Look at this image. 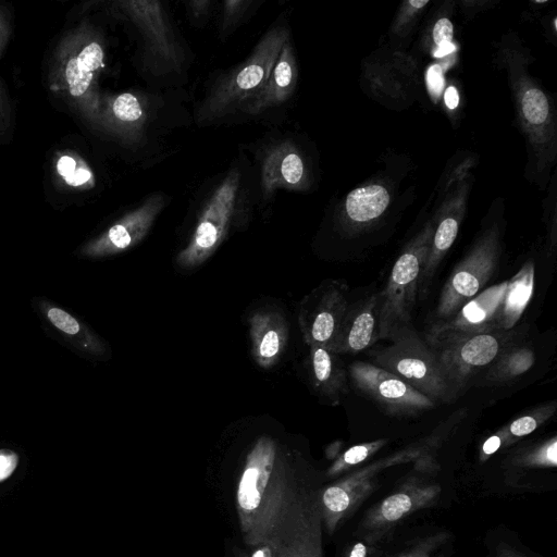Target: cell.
<instances>
[{"mask_svg":"<svg viewBox=\"0 0 557 557\" xmlns=\"http://www.w3.org/2000/svg\"><path fill=\"white\" fill-rule=\"evenodd\" d=\"M388 340L390 345L371 353L374 365L400 377L435 403L451 404L457 400L437 354L412 326L395 327Z\"/></svg>","mask_w":557,"mask_h":557,"instance_id":"1","label":"cell"},{"mask_svg":"<svg viewBox=\"0 0 557 557\" xmlns=\"http://www.w3.org/2000/svg\"><path fill=\"white\" fill-rule=\"evenodd\" d=\"M288 41L287 28L277 27L266 33L252 55L216 83L198 111V121L221 118L251 101L264 89Z\"/></svg>","mask_w":557,"mask_h":557,"instance_id":"2","label":"cell"},{"mask_svg":"<svg viewBox=\"0 0 557 557\" xmlns=\"http://www.w3.org/2000/svg\"><path fill=\"white\" fill-rule=\"evenodd\" d=\"M528 332V325L516 326L511 330L480 333L433 350L457 398L470 380L489 368L506 350L524 343Z\"/></svg>","mask_w":557,"mask_h":557,"instance_id":"3","label":"cell"},{"mask_svg":"<svg viewBox=\"0 0 557 557\" xmlns=\"http://www.w3.org/2000/svg\"><path fill=\"white\" fill-rule=\"evenodd\" d=\"M240 188L241 172L233 169L210 196L189 244L178 254L179 267L196 268L216 253L229 233L237 210Z\"/></svg>","mask_w":557,"mask_h":557,"instance_id":"4","label":"cell"},{"mask_svg":"<svg viewBox=\"0 0 557 557\" xmlns=\"http://www.w3.org/2000/svg\"><path fill=\"white\" fill-rule=\"evenodd\" d=\"M428 244L425 238L408 247L395 262L386 288L379 293L380 340H388L395 327L410 325Z\"/></svg>","mask_w":557,"mask_h":557,"instance_id":"5","label":"cell"},{"mask_svg":"<svg viewBox=\"0 0 557 557\" xmlns=\"http://www.w3.org/2000/svg\"><path fill=\"white\" fill-rule=\"evenodd\" d=\"M507 281L481 291L445 320L436 321L426 333L425 341L432 350L452 345L480 333L497 331Z\"/></svg>","mask_w":557,"mask_h":557,"instance_id":"6","label":"cell"},{"mask_svg":"<svg viewBox=\"0 0 557 557\" xmlns=\"http://www.w3.org/2000/svg\"><path fill=\"white\" fill-rule=\"evenodd\" d=\"M349 373L354 387L391 416H416L437 405L400 377L374 364L355 362Z\"/></svg>","mask_w":557,"mask_h":557,"instance_id":"7","label":"cell"},{"mask_svg":"<svg viewBox=\"0 0 557 557\" xmlns=\"http://www.w3.org/2000/svg\"><path fill=\"white\" fill-rule=\"evenodd\" d=\"M426 447L411 448L395 454L387 460L371 464L352 473L320 492V509L323 523L329 534L336 531L345 517L352 514L375 488L374 482L381 470L396 464L418 460L424 456Z\"/></svg>","mask_w":557,"mask_h":557,"instance_id":"8","label":"cell"},{"mask_svg":"<svg viewBox=\"0 0 557 557\" xmlns=\"http://www.w3.org/2000/svg\"><path fill=\"white\" fill-rule=\"evenodd\" d=\"M350 288L340 280L321 284L308 295L300 312V326L308 346H320L332 352L344 316L348 312Z\"/></svg>","mask_w":557,"mask_h":557,"instance_id":"9","label":"cell"},{"mask_svg":"<svg viewBox=\"0 0 557 557\" xmlns=\"http://www.w3.org/2000/svg\"><path fill=\"white\" fill-rule=\"evenodd\" d=\"M498 265L497 241L488 239L480 243L455 267L445 283L437 306V321L450 318L474 299L497 272Z\"/></svg>","mask_w":557,"mask_h":557,"instance_id":"10","label":"cell"},{"mask_svg":"<svg viewBox=\"0 0 557 557\" xmlns=\"http://www.w3.org/2000/svg\"><path fill=\"white\" fill-rule=\"evenodd\" d=\"M440 493V485L431 484L420 476L411 477L367 513L360 528L361 534L369 541H375L408 515L435 504Z\"/></svg>","mask_w":557,"mask_h":557,"instance_id":"11","label":"cell"},{"mask_svg":"<svg viewBox=\"0 0 557 557\" xmlns=\"http://www.w3.org/2000/svg\"><path fill=\"white\" fill-rule=\"evenodd\" d=\"M165 206L166 198L163 195L151 196L139 208L111 227L101 239L85 249L84 255L101 258L133 249L150 233Z\"/></svg>","mask_w":557,"mask_h":557,"instance_id":"12","label":"cell"},{"mask_svg":"<svg viewBox=\"0 0 557 557\" xmlns=\"http://www.w3.org/2000/svg\"><path fill=\"white\" fill-rule=\"evenodd\" d=\"M277 444L269 437L259 439L247 455L238 490V503L243 523H252L257 512L268 501L271 477L275 475Z\"/></svg>","mask_w":557,"mask_h":557,"instance_id":"13","label":"cell"},{"mask_svg":"<svg viewBox=\"0 0 557 557\" xmlns=\"http://www.w3.org/2000/svg\"><path fill=\"white\" fill-rule=\"evenodd\" d=\"M379 340V293H374L350 303L332 352L338 355L360 354Z\"/></svg>","mask_w":557,"mask_h":557,"instance_id":"14","label":"cell"},{"mask_svg":"<svg viewBox=\"0 0 557 557\" xmlns=\"http://www.w3.org/2000/svg\"><path fill=\"white\" fill-rule=\"evenodd\" d=\"M252 355L255 363L264 369L276 366L286 352L289 325L278 311L255 312L249 319Z\"/></svg>","mask_w":557,"mask_h":557,"instance_id":"15","label":"cell"},{"mask_svg":"<svg viewBox=\"0 0 557 557\" xmlns=\"http://www.w3.org/2000/svg\"><path fill=\"white\" fill-rule=\"evenodd\" d=\"M130 16L138 24L153 53L172 65H179L180 53L162 4L132 2L127 4Z\"/></svg>","mask_w":557,"mask_h":557,"instance_id":"16","label":"cell"},{"mask_svg":"<svg viewBox=\"0 0 557 557\" xmlns=\"http://www.w3.org/2000/svg\"><path fill=\"white\" fill-rule=\"evenodd\" d=\"M305 164L289 142L271 147L263 158L262 189L265 197L278 189L300 190L305 184Z\"/></svg>","mask_w":557,"mask_h":557,"instance_id":"17","label":"cell"},{"mask_svg":"<svg viewBox=\"0 0 557 557\" xmlns=\"http://www.w3.org/2000/svg\"><path fill=\"white\" fill-rule=\"evenodd\" d=\"M297 68L290 42L283 46L274 70L264 86L251 101L241 108L245 114L253 116L264 113L269 108L286 103L291 97L296 83Z\"/></svg>","mask_w":557,"mask_h":557,"instance_id":"18","label":"cell"},{"mask_svg":"<svg viewBox=\"0 0 557 557\" xmlns=\"http://www.w3.org/2000/svg\"><path fill=\"white\" fill-rule=\"evenodd\" d=\"M307 365L314 388L338 404L348 392V375L339 355L320 346H309Z\"/></svg>","mask_w":557,"mask_h":557,"instance_id":"19","label":"cell"},{"mask_svg":"<svg viewBox=\"0 0 557 557\" xmlns=\"http://www.w3.org/2000/svg\"><path fill=\"white\" fill-rule=\"evenodd\" d=\"M535 290V265L527 263L509 281L499 315V329L511 330L518 324Z\"/></svg>","mask_w":557,"mask_h":557,"instance_id":"20","label":"cell"},{"mask_svg":"<svg viewBox=\"0 0 557 557\" xmlns=\"http://www.w3.org/2000/svg\"><path fill=\"white\" fill-rule=\"evenodd\" d=\"M536 353L532 346L524 343L512 346L499 356L482 377V385L500 386L523 377L534 367Z\"/></svg>","mask_w":557,"mask_h":557,"instance_id":"21","label":"cell"},{"mask_svg":"<svg viewBox=\"0 0 557 557\" xmlns=\"http://www.w3.org/2000/svg\"><path fill=\"white\" fill-rule=\"evenodd\" d=\"M390 203L388 191L380 185L357 189L346 198V214L355 222L373 221L386 212Z\"/></svg>","mask_w":557,"mask_h":557,"instance_id":"22","label":"cell"},{"mask_svg":"<svg viewBox=\"0 0 557 557\" xmlns=\"http://www.w3.org/2000/svg\"><path fill=\"white\" fill-rule=\"evenodd\" d=\"M41 307L49 323L66 336L73 338L83 351L94 355L104 354V343L88 327L83 326L77 318L52 304L43 303Z\"/></svg>","mask_w":557,"mask_h":557,"instance_id":"23","label":"cell"},{"mask_svg":"<svg viewBox=\"0 0 557 557\" xmlns=\"http://www.w3.org/2000/svg\"><path fill=\"white\" fill-rule=\"evenodd\" d=\"M146 108L143 99L131 93L119 95L111 105L113 115L120 126L130 134L131 139L140 141L148 117Z\"/></svg>","mask_w":557,"mask_h":557,"instance_id":"24","label":"cell"},{"mask_svg":"<svg viewBox=\"0 0 557 557\" xmlns=\"http://www.w3.org/2000/svg\"><path fill=\"white\" fill-rule=\"evenodd\" d=\"M510 464L523 468H555L557 466V438L531 445L513 453Z\"/></svg>","mask_w":557,"mask_h":557,"instance_id":"25","label":"cell"},{"mask_svg":"<svg viewBox=\"0 0 557 557\" xmlns=\"http://www.w3.org/2000/svg\"><path fill=\"white\" fill-rule=\"evenodd\" d=\"M556 403H548L534 408L530 412L517 417L513 422L503 427L510 445L514 444L517 440L531 435L548 420L556 412Z\"/></svg>","mask_w":557,"mask_h":557,"instance_id":"26","label":"cell"},{"mask_svg":"<svg viewBox=\"0 0 557 557\" xmlns=\"http://www.w3.org/2000/svg\"><path fill=\"white\" fill-rule=\"evenodd\" d=\"M387 442L388 440L386 439H380L356 445V447L349 449L339 456L338 460L332 464L328 470V476H338L342 473L348 472V470L354 466L362 464L368 460L370 456H373L385 447Z\"/></svg>","mask_w":557,"mask_h":557,"instance_id":"27","label":"cell"},{"mask_svg":"<svg viewBox=\"0 0 557 557\" xmlns=\"http://www.w3.org/2000/svg\"><path fill=\"white\" fill-rule=\"evenodd\" d=\"M549 102L538 89L528 90L523 97V113L526 120L534 126L543 125L549 117Z\"/></svg>","mask_w":557,"mask_h":557,"instance_id":"28","label":"cell"},{"mask_svg":"<svg viewBox=\"0 0 557 557\" xmlns=\"http://www.w3.org/2000/svg\"><path fill=\"white\" fill-rule=\"evenodd\" d=\"M450 539L447 532L432 535L415 544L411 550H407L400 557H443L442 547Z\"/></svg>","mask_w":557,"mask_h":557,"instance_id":"29","label":"cell"},{"mask_svg":"<svg viewBox=\"0 0 557 557\" xmlns=\"http://www.w3.org/2000/svg\"><path fill=\"white\" fill-rule=\"evenodd\" d=\"M66 76L73 96H81L88 91L93 80V72L82 69L77 58L69 61Z\"/></svg>","mask_w":557,"mask_h":557,"instance_id":"30","label":"cell"},{"mask_svg":"<svg viewBox=\"0 0 557 557\" xmlns=\"http://www.w3.org/2000/svg\"><path fill=\"white\" fill-rule=\"evenodd\" d=\"M454 28L452 22L447 18L440 19L433 29V39H435L438 48L435 57L442 58L455 52V46L452 44Z\"/></svg>","mask_w":557,"mask_h":557,"instance_id":"31","label":"cell"},{"mask_svg":"<svg viewBox=\"0 0 557 557\" xmlns=\"http://www.w3.org/2000/svg\"><path fill=\"white\" fill-rule=\"evenodd\" d=\"M252 4V2H245V0H229L225 3L224 24H222L224 34L230 33L231 29L237 26Z\"/></svg>","mask_w":557,"mask_h":557,"instance_id":"32","label":"cell"},{"mask_svg":"<svg viewBox=\"0 0 557 557\" xmlns=\"http://www.w3.org/2000/svg\"><path fill=\"white\" fill-rule=\"evenodd\" d=\"M77 59L82 69L94 73L103 66L104 52L99 44L92 43L83 49Z\"/></svg>","mask_w":557,"mask_h":557,"instance_id":"33","label":"cell"},{"mask_svg":"<svg viewBox=\"0 0 557 557\" xmlns=\"http://www.w3.org/2000/svg\"><path fill=\"white\" fill-rule=\"evenodd\" d=\"M510 447L509 439L506 437V433L503 428L494 433L490 438H488L484 445H482L480 452V461L485 462L489 459L491 455L497 453L502 448Z\"/></svg>","mask_w":557,"mask_h":557,"instance_id":"34","label":"cell"},{"mask_svg":"<svg viewBox=\"0 0 557 557\" xmlns=\"http://www.w3.org/2000/svg\"><path fill=\"white\" fill-rule=\"evenodd\" d=\"M19 465V455L11 450H0V482L9 479Z\"/></svg>","mask_w":557,"mask_h":557,"instance_id":"35","label":"cell"},{"mask_svg":"<svg viewBox=\"0 0 557 557\" xmlns=\"http://www.w3.org/2000/svg\"><path fill=\"white\" fill-rule=\"evenodd\" d=\"M427 83L430 93L438 98L444 88L442 68L439 65H435L429 68L427 74Z\"/></svg>","mask_w":557,"mask_h":557,"instance_id":"36","label":"cell"},{"mask_svg":"<svg viewBox=\"0 0 557 557\" xmlns=\"http://www.w3.org/2000/svg\"><path fill=\"white\" fill-rule=\"evenodd\" d=\"M76 162L71 157L65 156L59 160L58 171L67 180L76 172Z\"/></svg>","mask_w":557,"mask_h":557,"instance_id":"37","label":"cell"},{"mask_svg":"<svg viewBox=\"0 0 557 557\" xmlns=\"http://www.w3.org/2000/svg\"><path fill=\"white\" fill-rule=\"evenodd\" d=\"M494 557H530L507 543H500L495 549Z\"/></svg>","mask_w":557,"mask_h":557,"instance_id":"38","label":"cell"},{"mask_svg":"<svg viewBox=\"0 0 557 557\" xmlns=\"http://www.w3.org/2000/svg\"><path fill=\"white\" fill-rule=\"evenodd\" d=\"M92 178L91 172L86 169H78L69 177L66 181L68 184L73 185V187H79L86 182H89Z\"/></svg>","mask_w":557,"mask_h":557,"instance_id":"39","label":"cell"},{"mask_svg":"<svg viewBox=\"0 0 557 557\" xmlns=\"http://www.w3.org/2000/svg\"><path fill=\"white\" fill-rule=\"evenodd\" d=\"M445 104H447L450 109H455L460 104L459 93H457L453 86L445 92Z\"/></svg>","mask_w":557,"mask_h":557,"instance_id":"40","label":"cell"},{"mask_svg":"<svg viewBox=\"0 0 557 557\" xmlns=\"http://www.w3.org/2000/svg\"><path fill=\"white\" fill-rule=\"evenodd\" d=\"M210 5H212V3L207 2V0H205V2H192L189 4L193 16L196 18L205 16Z\"/></svg>","mask_w":557,"mask_h":557,"instance_id":"41","label":"cell"},{"mask_svg":"<svg viewBox=\"0 0 557 557\" xmlns=\"http://www.w3.org/2000/svg\"><path fill=\"white\" fill-rule=\"evenodd\" d=\"M276 548L272 544H266L262 548L257 549L252 557H276Z\"/></svg>","mask_w":557,"mask_h":557,"instance_id":"42","label":"cell"},{"mask_svg":"<svg viewBox=\"0 0 557 557\" xmlns=\"http://www.w3.org/2000/svg\"><path fill=\"white\" fill-rule=\"evenodd\" d=\"M349 557H367V547L363 543H357L350 552Z\"/></svg>","mask_w":557,"mask_h":557,"instance_id":"43","label":"cell"},{"mask_svg":"<svg viewBox=\"0 0 557 557\" xmlns=\"http://www.w3.org/2000/svg\"><path fill=\"white\" fill-rule=\"evenodd\" d=\"M428 3V0H423V2H420V0H411L410 5L416 9H420L425 7Z\"/></svg>","mask_w":557,"mask_h":557,"instance_id":"44","label":"cell"}]
</instances>
